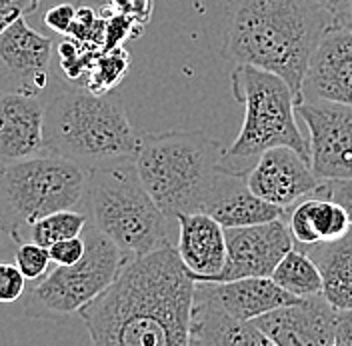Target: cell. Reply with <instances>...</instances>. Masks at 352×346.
<instances>
[{"label": "cell", "instance_id": "6da1fadb", "mask_svg": "<svg viewBox=\"0 0 352 346\" xmlns=\"http://www.w3.org/2000/svg\"><path fill=\"white\" fill-rule=\"evenodd\" d=\"M195 286L175 244L129 260L116 281L80 308L92 346H190Z\"/></svg>", "mask_w": 352, "mask_h": 346}, {"label": "cell", "instance_id": "7a4b0ae2", "mask_svg": "<svg viewBox=\"0 0 352 346\" xmlns=\"http://www.w3.org/2000/svg\"><path fill=\"white\" fill-rule=\"evenodd\" d=\"M220 54L280 76L300 100L308 61L332 19L312 0H222Z\"/></svg>", "mask_w": 352, "mask_h": 346}, {"label": "cell", "instance_id": "3957f363", "mask_svg": "<svg viewBox=\"0 0 352 346\" xmlns=\"http://www.w3.org/2000/svg\"><path fill=\"white\" fill-rule=\"evenodd\" d=\"M224 144L202 130L140 132V180L164 217L206 213L219 186Z\"/></svg>", "mask_w": 352, "mask_h": 346}, {"label": "cell", "instance_id": "277c9868", "mask_svg": "<svg viewBox=\"0 0 352 346\" xmlns=\"http://www.w3.org/2000/svg\"><path fill=\"white\" fill-rule=\"evenodd\" d=\"M43 134L48 154L88 171L134 158L140 144L122 105L82 87L65 88L44 105Z\"/></svg>", "mask_w": 352, "mask_h": 346}, {"label": "cell", "instance_id": "5b68a950", "mask_svg": "<svg viewBox=\"0 0 352 346\" xmlns=\"http://www.w3.org/2000/svg\"><path fill=\"white\" fill-rule=\"evenodd\" d=\"M234 100L244 109L241 132L224 149L220 171L246 176L264 152L274 147L296 151L310 164L308 138L296 116V96L285 80L268 70L236 65L230 74Z\"/></svg>", "mask_w": 352, "mask_h": 346}, {"label": "cell", "instance_id": "8992f818", "mask_svg": "<svg viewBox=\"0 0 352 346\" xmlns=\"http://www.w3.org/2000/svg\"><path fill=\"white\" fill-rule=\"evenodd\" d=\"M82 204L88 224L110 238L126 260L173 244L170 218L144 188L134 158L90 169Z\"/></svg>", "mask_w": 352, "mask_h": 346}, {"label": "cell", "instance_id": "52a82bcc", "mask_svg": "<svg viewBox=\"0 0 352 346\" xmlns=\"http://www.w3.org/2000/svg\"><path fill=\"white\" fill-rule=\"evenodd\" d=\"M88 169L56 154L0 166V230L22 242L21 228L85 202Z\"/></svg>", "mask_w": 352, "mask_h": 346}, {"label": "cell", "instance_id": "ba28073f", "mask_svg": "<svg viewBox=\"0 0 352 346\" xmlns=\"http://www.w3.org/2000/svg\"><path fill=\"white\" fill-rule=\"evenodd\" d=\"M82 237L87 240L85 257L70 264L56 266L46 272L34 286H30L26 296V312L30 316L44 318H68L78 314L80 308L100 296L129 262L120 248L87 224Z\"/></svg>", "mask_w": 352, "mask_h": 346}, {"label": "cell", "instance_id": "9c48e42d", "mask_svg": "<svg viewBox=\"0 0 352 346\" xmlns=\"http://www.w3.org/2000/svg\"><path fill=\"white\" fill-rule=\"evenodd\" d=\"M294 110L308 130L310 169L316 178H352V107L329 100H300Z\"/></svg>", "mask_w": 352, "mask_h": 346}, {"label": "cell", "instance_id": "30bf717a", "mask_svg": "<svg viewBox=\"0 0 352 346\" xmlns=\"http://www.w3.org/2000/svg\"><path fill=\"white\" fill-rule=\"evenodd\" d=\"M224 237L226 260L219 277L210 282L268 279L286 252L294 248V240L285 218L254 226L224 228Z\"/></svg>", "mask_w": 352, "mask_h": 346}, {"label": "cell", "instance_id": "8fae6325", "mask_svg": "<svg viewBox=\"0 0 352 346\" xmlns=\"http://www.w3.org/2000/svg\"><path fill=\"white\" fill-rule=\"evenodd\" d=\"M300 100L352 107V28L330 26L322 34L308 61Z\"/></svg>", "mask_w": 352, "mask_h": 346}, {"label": "cell", "instance_id": "7c38bea8", "mask_svg": "<svg viewBox=\"0 0 352 346\" xmlns=\"http://www.w3.org/2000/svg\"><path fill=\"white\" fill-rule=\"evenodd\" d=\"M336 314L338 310L316 294L266 312L252 325L276 346H336Z\"/></svg>", "mask_w": 352, "mask_h": 346}, {"label": "cell", "instance_id": "4fadbf2b", "mask_svg": "<svg viewBox=\"0 0 352 346\" xmlns=\"http://www.w3.org/2000/svg\"><path fill=\"white\" fill-rule=\"evenodd\" d=\"M246 184L264 202L286 210L312 195L320 180L298 152L288 147H274L264 152L246 174Z\"/></svg>", "mask_w": 352, "mask_h": 346}, {"label": "cell", "instance_id": "5bb4252c", "mask_svg": "<svg viewBox=\"0 0 352 346\" xmlns=\"http://www.w3.org/2000/svg\"><path fill=\"white\" fill-rule=\"evenodd\" d=\"M44 105L34 94L0 90V166L48 154Z\"/></svg>", "mask_w": 352, "mask_h": 346}, {"label": "cell", "instance_id": "9a60e30c", "mask_svg": "<svg viewBox=\"0 0 352 346\" xmlns=\"http://www.w3.org/2000/svg\"><path fill=\"white\" fill-rule=\"evenodd\" d=\"M52 52V39L36 32L26 19L0 34V65L14 80L12 90L38 96L48 83Z\"/></svg>", "mask_w": 352, "mask_h": 346}, {"label": "cell", "instance_id": "2e32d148", "mask_svg": "<svg viewBox=\"0 0 352 346\" xmlns=\"http://www.w3.org/2000/svg\"><path fill=\"white\" fill-rule=\"evenodd\" d=\"M176 252L195 282H210L220 274L226 260L224 226L206 213L178 215Z\"/></svg>", "mask_w": 352, "mask_h": 346}, {"label": "cell", "instance_id": "e0dca14e", "mask_svg": "<svg viewBox=\"0 0 352 346\" xmlns=\"http://www.w3.org/2000/svg\"><path fill=\"white\" fill-rule=\"evenodd\" d=\"M197 288L228 316L242 323H252L266 312L298 301L283 290L270 277L230 282H197Z\"/></svg>", "mask_w": 352, "mask_h": 346}, {"label": "cell", "instance_id": "ac0fdd59", "mask_svg": "<svg viewBox=\"0 0 352 346\" xmlns=\"http://www.w3.org/2000/svg\"><path fill=\"white\" fill-rule=\"evenodd\" d=\"M285 222L296 248L338 240L352 230L346 210L327 196L310 195L285 210Z\"/></svg>", "mask_w": 352, "mask_h": 346}, {"label": "cell", "instance_id": "d6986e66", "mask_svg": "<svg viewBox=\"0 0 352 346\" xmlns=\"http://www.w3.org/2000/svg\"><path fill=\"white\" fill-rule=\"evenodd\" d=\"M206 215H210L224 228H242L285 218V210L254 195L246 184V176L222 174L206 206Z\"/></svg>", "mask_w": 352, "mask_h": 346}, {"label": "cell", "instance_id": "ffe728a7", "mask_svg": "<svg viewBox=\"0 0 352 346\" xmlns=\"http://www.w3.org/2000/svg\"><path fill=\"white\" fill-rule=\"evenodd\" d=\"M190 336L206 346H276L252 323L228 316L195 286Z\"/></svg>", "mask_w": 352, "mask_h": 346}, {"label": "cell", "instance_id": "44dd1931", "mask_svg": "<svg viewBox=\"0 0 352 346\" xmlns=\"http://www.w3.org/2000/svg\"><path fill=\"white\" fill-rule=\"evenodd\" d=\"M300 250H305L320 270L322 296L336 310L352 308V230L338 240Z\"/></svg>", "mask_w": 352, "mask_h": 346}, {"label": "cell", "instance_id": "7402d4cb", "mask_svg": "<svg viewBox=\"0 0 352 346\" xmlns=\"http://www.w3.org/2000/svg\"><path fill=\"white\" fill-rule=\"evenodd\" d=\"M270 279L296 299L322 294V277L316 262L296 246L288 250L276 264Z\"/></svg>", "mask_w": 352, "mask_h": 346}, {"label": "cell", "instance_id": "603a6c76", "mask_svg": "<svg viewBox=\"0 0 352 346\" xmlns=\"http://www.w3.org/2000/svg\"><path fill=\"white\" fill-rule=\"evenodd\" d=\"M87 224L88 217L85 210L70 208V210L52 213L48 217L36 220L28 228V235H30V242L44 246V248H50L52 244L66 240V238L82 237Z\"/></svg>", "mask_w": 352, "mask_h": 346}, {"label": "cell", "instance_id": "cb8c5ba5", "mask_svg": "<svg viewBox=\"0 0 352 346\" xmlns=\"http://www.w3.org/2000/svg\"><path fill=\"white\" fill-rule=\"evenodd\" d=\"M129 68H131V54L122 46L112 50H100L90 65V70L85 78L88 83L82 88L94 94H107L122 83Z\"/></svg>", "mask_w": 352, "mask_h": 346}, {"label": "cell", "instance_id": "d4e9b609", "mask_svg": "<svg viewBox=\"0 0 352 346\" xmlns=\"http://www.w3.org/2000/svg\"><path fill=\"white\" fill-rule=\"evenodd\" d=\"M50 262L52 260L48 248L38 246L34 242H19L14 264L19 266L26 281H41L43 277H46Z\"/></svg>", "mask_w": 352, "mask_h": 346}, {"label": "cell", "instance_id": "484cf974", "mask_svg": "<svg viewBox=\"0 0 352 346\" xmlns=\"http://www.w3.org/2000/svg\"><path fill=\"white\" fill-rule=\"evenodd\" d=\"M26 279L16 264L2 262L0 264V304H12L24 296Z\"/></svg>", "mask_w": 352, "mask_h": 346}, {"label": "cell", "instance_id": "4316f807", "mask_svg": "<svg viewBox=\"0 0 352 346\" xmlns=\"http://www.w3.org/2000/svg\"><path fill=\"white\" fill-rule=\"evenodd\" d=\"M50 252V260L56 264V266H70L74 262L85 257L87 252V240L85 237H76V238H66V240H60L56 244H52L48 248Z\"/></svg>", "mask_w": 352, "mask_h": 346}, {"label": "cell", "instance_id": "83f0119b", "mask_svg": "<svg viewBox=\"0 0 352 346\" xmlns=\"http://www.w3.org/2000/svg\"><path fill=\"white\" fill-rule=\"evenodd\" d=\"M312 195L327 196L330 200L338 202L346 210L352 224V178L349 180H320L318 188Z\"/></svg>", "mask_w": 352, "mask_h": 346}, {"label": "cell", "instance_id": "f1b7e54d", "mask_svg": "<svg viewBox=\"0 0 352 346\" xmlns=\"http://www.w3.org/2000/svg\"><path fill=\"white\" fill-rule=\"evenodd\" d=\"M41 0H0V34L14 22L32 14Z\"/></svg>", "mask_w": 352, "mask_h": 346}, {"label": "cell", "instance_id": "f546056e", "mask_svg": "<svg viewBox=\"0 0 352 346\" xmlns=\"http://www.w3.org/2000/svg\"><path fill=\"white\" fill-rule=\"evenodd\" d=\"M76 8L78 6L70 4V2H63V4L52 6L44 14L46 28H50L52 32H58V34H68V30L72 28V24L76 21Z\"/></svg>", "mask_w": 352, "mask_h": 346}, {"label": "cell", "instance_id": "4dcf8cb0", "mask_svg": "<svg viewBox=\"0 0 352 346\" xmlns=\"http://www.w3.org/2000/svg\"><path fill=\"white\" fill-rule=\"evenodd\" d=\"M334 345L352 346V308H349V310H338V314H336Z\"/></svg>", "mask_w": 352, "mask_h": 346}, {"label": "cell", "instance_id": "1f68e13d", "mask_svg": "<svg viewBox=\"0 0 352 346\" xmlns=\"http://www.w3.org/2000/svg\"><path fill=\"white\" fill-rule=\"evenodd\" d=\"M314 4H318L330 19H332V24L338 22L352 6V0H312Z\"/></svg>", "mask_w": 352, "mask_h": 346}, {"label": "cell", "instance_id": "d6a6232c", "mask_svg": "<svg viewBox=\"0 0 352 346\" xmlns=\"http://www.w3.org/2000/svg\"><path fill=\"white\" fill-rule=\"evenodd\" d=\"M109 0H76V6H92L94 10H104Z\"/></svg>", "mask_w": 352, "mask_h": 346}, {"label": "cell", "instance_id": "836d02e7", "mask_svg": "<svg viewBox=\"0 0 352 346\" xmlns=\"http://www.w3.org/2000/svg\"><path fill=\"white\" fill-rule=\"evenodd\" d=\"M332 26H342V28H352V6L349 8V12L340 19L338 22H334Z\"/></svg>", "mask_w": 352, "mask_h": 346}, {"label": "cell", "instance_id": "e575fe53", "mask_svg": "<svg viewBox=\"0 0 352 346\" xmlns=\"http://www.w3.org/2000/svg\"><path fill=\"white\" fill-rule=\"evenodd\" d=\"M190 346H206V345H202L200 340H197V338H192V336H190Z\"/></svg>", "mask_w": 352, "mask_h": 346}, {"label": "cell", "instance_id": "d590c367", "mask_svg": "<svg viewBox=\"0 0 352 346\" xmlns=\"http://www.w3.org/2000/svg\"><path fill=\"white\" fill-rule=\"evenodd\" d=\"M0 264H2V262H0Z\"/></svg>", "mask_w": 352, "mask_h": 346}]
</instances>
